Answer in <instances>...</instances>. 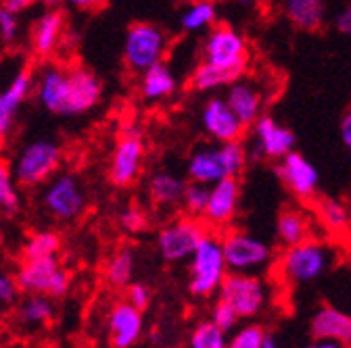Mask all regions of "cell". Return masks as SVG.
<instances>
[{"label": "cell", "mask_w": 351, "mask_h": 348, "mask_svg": "<svg viewBox=\"0 0 351 348\" xmlns=\"http://www.w3.org/2000/svg\"><path fill=\"white\" fill-rule=\"evenodd\" d=\"M337 263V248L326 240H305L285 248L274 258V276L287 286H305L320 280Z\"/></svg>", "instance_id": "cell-1"}, {"label": "cell", "mask_w": 351, "mask_h": 348, "mask_svg": "<svg viewBox=\"0 0 351 348\" xmlns=\"http://www.w3.org/2000/svg\"><path fill=\"white\" fill-rule=\"evenodd\" d=\"M249 161V152L243 144L239 142H209V144H199L193 148V152L186 159V176L189 182L213 186L219 180L226 178H239L245 171Z\"/></svg>", "instance_id": "cell-2"}, {"label": "cell", "mask_w": 351, "mask_h": 348, "mask_svg": "<svg viewBox=\"0 0 351 348\" xmlns=\"http://www.w3.org/2000/svg\"><path fill=\"white\" fill-rule=\"evenodd\" d=\"M228 273L222 240L211 232L189 258V294L195 298H209L217 294Z\"/></svg>", "instance_id": "cell-3"}, {"label": "cell", "mask_w": 351, "mask_h": 348, "mask_svg": "<svg viewBox=\"0 0 351 348\" xmlns=\"http://www.w3.org/2000/svg\"><path fill=\"white\" fill-rule=\"evenodd\" d=\"M63 161V148L53 138L27 142L13 161L15 180L21 188H38L57 176Z\"/></svg>", "instance_id": "cell-4"}, {"label": "cell", "mask_w": 351, "mask_h": 348, "mask_svg": "<svg viewBox=\"0 0 351 348\" xmlns=\"http://www.w3.org/2000/svg\"><path fill=\"white\" fill-rule=\"evenodd\" d=\"M211 232L213 230L203 222V217H193L186 213L182 217H173L157 232V252L165 263L176 265L182 260L189 263V258L199 248L203 238Z\"/></svg>", "instance_id": "cell-5"}, {"label": "cell", "mask_w": 351, "mask_h": 348, "mask_svg": "<svg viewBox=\"0 0 351 348\" xmlns=\"http://www.w3.org/2000/svg\"><path fill=\"white\" fill-rule=\"evenodd\" d=\"M230 273H255L261 276L274 263L272 246L245 230L228 228L219 236Z\"/></svg>", "instance_id": "cell-6"}, {"label": "cell", "mask_w": 351, "mask_h": 348, "mask_svg": "<svg viewBox=\"0 0 351 348\" xmlns=\"http://www.w3.org/2000/svg\"><path fill=\"white\" fill-rule=\"evenodd\" d=\"M167 55V34L151 21H136L125 29L123 63L132 73H145Z\"/></svg>", "instance_id": "cell-7"}, {"label": "cell", "mask_w": 351, "mask_h": 348, "mask_svg": "<svg viewBox=\"0 0 351 348\" xmlns=\"http://www.w3.org/2000/svg\"><path fill=\"white\" fill-rule=\"evenodd\" d=\"M147 157L145 134L136 123H125L117 136L109 161V182L115 188H130L141 178Z\"/></svg>", "instance_id": "cell-8"}, {"label": "cell", "mask_w": 351, "mask_h": 348, "mask_svg": "<svg viewBox=\"0 0 351 348\" xmlns=\"http://www.w3.org/2000/svg\"><path fill=\"white\" fill-rule=\"evenodd\" d=\"M40 202L55 222H75L88 206V196L82 180L71 171L57 173L44 184Z\"/></svg>", "instance_id": "cell-9"}, {"label": "cell", "mask_w": 351, "mask_h": 348, "mask_svg": "<svg viewBox=\"0 0 351 348\" xmlns=\"http://www.w3.org/2000/svg\"><path fill=\"white\" fill-rule=\"evenodd\" d=\"M217 300L228 302L241 319H253L268 307L270 288L261 276L228 273L217 290Z\"/></svg>", "instance_id": "cell-10"}, {"label": "cell", "mask_w": 351, "mask_h": 348, "mask_svg": "<svg viewBox=\"0 0 351 348\" xmlns=\"http://www.w3.org/2000/svg\"><path fill=\"white\" fill-rule=\"evenodd\" d=\"M15 282L23 294H42L51 298H63L69 292V273L61 267L59 256L23 260L15 273Z\"/></svg>", "instance_id": "cell-11"}, {"label": "cell", "mask_w": 351, "mask_h": 348, "mask_svg": "<svg viewBox=\"0 0 351 348\" xmlns=\"http://www.w3.org/2000/svg\"><path fill=\"white\" fill-rule=\"evenodd\" d=\"M201 61L217 67H239L249 65L247 38L228 23H215L201 42Z\"/></svg>", "instance_id": "cell-12"}, {"label": "cell", "mask_w": 351, "mask_h": 348, "mask_svg": "<svg viewBox=\"0 0 351 348\" xmlns=\"http://www.w3.org/2000/svg\"><path fill=\"white\" fill-rule=\"evenodd\" d=\"M251 144L247 148L253 161H280L297 146L293 129L278 123L272 115L263 113L251 127Z\"/></svg>", "instance_id": "cell-13"}, {"label": "cell", "mask_w": 351, "mask_h": 348, "mask_svg": "<svg viewBox=\"0 0 351 348\" xmlns=\"http://www.w3.org/2000/svg\"><path fill=\"white\" fill-rule=\"evenodd\" d=\"M276 178L280 184L301 202H312L320 190V171L318 167L301 155L299 150L289 152L280 161H276Z\"/></svg>", "instance_id": "cell-14"}, {"label": "cell", "mask_w": 351, "mask_h": 348, "mask_svg": "<svg viewBox=\"0 0 351 348\" xmlns=\"http://www.w3.org/2000/svg\"><path fill=\"white\" fill-rule=\"evenodd\" d=\"M199 123L205 136L211 142H239L243 140L245 125L237 117V113L230 109L228 101L219 94H209L199 111Z\"/></svg>", "instance_id": "cell-15"}, {"label": "cell", "mask_w": 351, "mask_h": 348, "mask_svg": "<svg viewBox=\"0 0 351 348\" xmlns=\"http://www.w3.org/2000/svg\"><path fill=\"white\" fill-rule=\"evenodd\" d=\"M103 101V81L97 73L82 65L69 67V83H67V98L61 117L73 119L80 115L90 113Z\"/></svg>", "instance_id": "cell-16"}, {"label": "cell", "mask_w": 351, "mask_h": 348, "mask_svg": "<svg viewBox=\"0 0 351 348\" xmlns=\"http://www.w3.org/2000/svg\"><path fill=\"white\" fill-rule=\"evenodd\" d=\"M105 325L111 348H132L145 334V315L130 300H117L107 311Z\"/></svg>", "instance_id": "cell-17"}, {"label": "cell", "mask_w": 351, "mask_h": 348, "mask_svg": "<svg viewBox=\"0 0 351 348\" xmlns=\"http://www.w3.org/2000/svg\"><path fill=\"white\" fill-rule=\"evenodd\" d=\"M241 206V182L239 178H226L209 186V202L203 215V222L211 230L232 228Z\"/></svg>", "instance_id": "cell-18"}, {"label": "cell", "mask_w": 351, "mask_h": 348, "mask_svg": "<svg viewBox=\"0 0 351 348\" xmlns=\"http://www.w3.org/2000/svg\"><path fill=\"white\" fill-rule=\"evenodd\" d=\"M36 73L25 65L0 90V140H7L17 125L19 113L34 90Z\"/></svg>", "instance_id": "cell-19"}, {"label": "cell", "mask_w": 351, "mask_h": 348, "mask_svg": "<svg viewBox=\"0 0 351 348\" xmlns=\"http://www.w3.org/2000/svg\"><path fill=\"white\" fill-rule=\"evenodd\" d=\"M67 83H69V67H63L59 63L42 65L34 81V94L38 105L42 109H47L49 113L61 115L67 98Z\"/></svg>", "instance_id": "cell-20"}, {"label": "cell", "mask_w": 351, "mask_h": 348, "mask_svg": "<svg viewBox=\"0 0 351 348\" xmlns=\"http://www.w3.org/2000/svg\"><path fill=\"white\" fill-rule=\"evenodd\" d=\"M310 334L316 340H335L351 346V313L335 304H320L310 319Z\"/></svg>", "instance_id": "cell-21"}, {"label": "cell", "mask_w": 351, "mask_h": 348, "mask_svg": "<svg viewBox=\"0 0 351 348\" xmlns=\"http://www.w3.org/2000/svg\"><path fill=\"white\" fill-rule=\"evenodd\" d=\"M224 98L228 101L230 109L237 113L245 127H251L263 115V94L251 79H237L226 88Z\"/></svg>", "instance_id": "cell-22"}, {"label": "cell", "mask_w": 351, "mask_h": 348, "mask_svg": "<svg viewBox=\"0 0 351 348\" xmlns=\"http://www.w3.org/2000/svg\"><path fill=\"white\" fill-rule=\"evenodd\" d=\"M178 88H180V81L165 61H161V63L149 67L145 73H141L138 90L147 105H159V103L173 98Z\"/></svg>", "instance_id": "cell-23"}, {"label": "cell", "mask_w": 351, "mask_h": 348, "mask_svg": "<svg viewBox=\"0 0 351 348\" xmlns=\"http://www.w3.org/2000/svg\"><path fill=\"white\" fill-rule=\"evenodd\" d=\"M65 15L59 9H49L42 13L32 27V51L36 57L47 59L51 57L63 40Z\"/></svg>", "instance_id": "cell-24"}, {"label": "cell", "mask_w": 351, "mask_h": 348, "mask_svg": "<svg viewBox=\"0 0 351 348\" xmlns=\"http://www.w3.org/2000/svg\"><path fill=\"white\" fill-rule=\"evenodd\" d=\"M282 15L301 31H320L326 25V0H280Z\"/></svg>", "instance_id": "cell-25"}, {"label": "cell", "mask_w": 351, "mask_h": 348, "mask_svg": "<svg viewBox=\"0 0 351 348\" xmlns=\"http://www.w3.org/2000/svg\"><path fill=\"white\" fill-rule=\"evenodd\" d=\"M186 184L189 182L184 178H180L178 173H173L169 169H161V171H155L149 178L147 194L155 206L169 211V209H176L182 204Z\"/></svg>", "instance_id": "cell-26"}, {"label": "cell", "mask_w": 351, "mask_h": 348, "mask_svg": "<svg viewBox=\"0 0 351 348\" xmlns=\"http://www.w3.org/2000/svg\"><path fill=\"white\" fill-rule=\"evenodd\" d=\"M247 69H239V67H217V65H209V63H199L191 77H189V85L191 90L199 92V94H213L217 90H226L230 83H234L237 79H241L245 75Z\"/></svg>", "instance_id": "cell-27"}, {"label": "cell", "mask_w": 351, "mask_h": 348, "mask_svg": "<svg viewBox=\"0 0 351 348\" xmlns=\"http://www.w3.org/2000/svg\"><path fill=\"white\" fill-rule=\"evenodd\" d=\"M314 215L318 226L330 238H349L351 230V209L339 198H320L314 204Z\"/></svg>", "instance_id": "cell-28"}, {"label": "cell", "mask_w": 351, "mask_h": 348, "mask_svg": "<svg viewBox=\"0 0 351 348\" xmlns=\"http://www.w3.org/2000/svg\"><path fill=\"white\" fill-rule=\"evenodd\" d=\"M312 238V219L301 209H285L276 219V240L289 248Z\"/></svg>", "instance_id": "cell-29"}, {"label": "cell", "mask_w": 351, "mask_h": 348, "mask_svg": "<svg viewBox=\"0 0 351 348\" xmlns=\"http://www.w3.org/2000/svg\"><path fill=\"white\" fill-rule=\"evenodd\" d=\"M17 319L25 327H42L55 319V304L51 296L25 294L23 302L17 307Z\"/></svg>", "instance_id": "cell-30"}, {"label": "cell", "mask_w": 351, "mask_h": 348, "mask_svg": "<svg viewBox=\"0 0 351 348\" xmlns=\"http://www.w3.org/2000/svg\"><path fill=\"white\" fill-rule=\"evenodd\" d=\"M136 271V252L134 248H119L111 254L105 265V280L115 290H125L132 284Z\"/></svg>", "instance_id": "cell-31"}, {"label": "cell", "mask_w": 351, "mask_h": 348, "mask_svg": "<svg viewBox=\"0 0 351 348\" xmlns=\"http://www.w3.org/2000/svg\"><path fill=\"white\" fill-rule=\"evenodd\" d=\"M217 23V5L211 0H191L180 15V27L186 34L209 31Z\"/></svg>", "instance_id": "cell-32"}, {"label": "cell", "mask_w": 351, "mask_h": 348, "mask_svg": "<svg viewBox=\"0 0 351 348\" xmlns=\"http://www.w3.org/2000/svg\"><path fill=\"white\" fill-rule=\"evenodd\" d=\"M61 236L57 232H51V230H42V232H36L32 234L21 252H23V260H36V258H53V256H59L61 252Z\"/></svg>", "instance_id": "cell-33"}, {"label": "cell", "mask_w": 351, "mask_h": 348, "mask_svg": "<svg viewBox=\"0 0 351 348\" xmlns=\"http://www.w3.org/2000/svg\"><path fill=\"white\" fill-rule=\"evenodd\" d=\"M228 332L217 327L211 319H203L193 325L186 348H228Z\"/></svg>", "instance_id": "cell-34"}, {"label": "cell", "mask_w": 351, "mask_h": 348, "mask_svg": "<svg viewBox=\"0 0 351 348\" xmlns=\"http://www.w3.org/2000/svg\"><path fill=\"white\" fill-rule=\"evenodd\" d=\"M21 186L15 180L13 167L0 159V213L17 215L21 211Z\"/></svg>", "instance_id": "cell-35"}, {"label": "cell", "mask_w": 351, "mask_h": 348, "mask_svg": "<svg viewBox=\"0 0 351 348\" xmlns=\"http://www.w3.org/2000/svg\"><path fill=\"white\" fill-rule=\"evenodd\" d=\"M268 332L257 323H245L239 325L230 338H228V348H263L266 346Z\"/></svg>", "instance_id": "cell-36"}, {"label": "cell", "mask_w": 351, "mask_h": 348, "mask_svg": "<svg viewBox=\"0 0 351 348\" xmlns=\"http://www.w3.org/2000/svg\"><path fill=\"white\" fill-rule=\"evenodd\" d=\"M209 202V186L205 184H197V182H189L184 188V196H182V209L186 215L193 217H203L205 209Z\"/></svg>", "instance_id": "cell-37"}, {"label": "cell", "mask_w": 351, "mask_h": 348, "mask_svg": "<svg viewBox=\"0 0 351 348\" xmlns=\"http://www.w3.org/2000/svg\"><path fill=\"white\" fill-rule=\"evenodd\" d=\"M117 222H119V228L125 232V234H143L147 228H149V215L143 206L138 204H128L119 211L117 215Z\"/></svg>", "instance_id": "cell-38"}, {"label": "cell", "mask_w": 351, "mask_h": 348, "mask_svg": "<svg viewBox=\"0 0 351 348\" xmlns=\"http://www.w3.org/2000/svg\"><path fill=\"white\" fill-rule=\"evenodd\" d=\"M209 319L228 334L234 332L241 323V317L237 315V311L224 300H215V304L211 307V313H209Z\"/></svg>", "instance_id": "cell-39"}, {"label": "cell", "mask_w": 351, "mask_h": 348, "mask_svg": "<svg viewBox=\"0 0 351 348\" xmlns=\"http://www.w3.org/2000/svg\"><path fill=\"white\" fill-rule=\"evenodd\" d=\"M19 34H21L19 15L0 5V42H3L5 46H11L19 40Z\"/></svg>", "instance_id": "cell-40"}, {"label": "cell", "mask_w": 351, "mask_h": 348, "mask_svg": "<svg viewBox=\"0 0 351 348\" xmlns=\"http://www.w3.org/2000/svg\"><path fill=\"white\" fill-rule=\"evenodd\" d=\"M125 300H130L136 309L145 311V309H149V304L153 302V292L143 282H132L125 288Z\"/></svg>", "instance_id": "cell-41"}, {"label": "cell", "mask_w": 351, "mask_h": 348, "mask_svg": "<svg viewBox=\"0 0 351 348\" xmlns=\"http://www.w3.org/2000/svg\"><path fill=\"white\" fill-rule=\"evenodd\" d=\"M19 292H21V290H19L15 278L0 273V311H5L7 307L15 304L17 298H19Z\"/></svg>", "instance_id": "cell-42"}, {"label": "cell", "mask_w": 351, "mask_h": 348, "mask_svg": "<svg viewBox=\"0 0 351 348\" xmlns=\"http://www.w3.org/2000/svg\"><path fill=\"white\" fill-rule=\"evenodd\" d=\"M339 138L345 148V152L351 157V107L343 113L341 123H339Z\"/></svg>", "instance_id": "cell-43"}, {"label": "cell", "mask_w": 351, "mask_h": 348, "mask_svg": "<svg viewBox=\"0 0 351 348\" xmlns=\"http://www.w3.org/2000/svg\"><path fill=\"white\" fill-rule=\"evenodd\" d=\"M335 29L343 36H351V5L343 7L335 15Z\"/></svg>", "instance_id": "cell-44"}, {"label": "cell", "mask_w": 351, "mask_h": 348, "mask_svg": "<svg viewBox=\"0 0 351 348\" xmlns=\"http://www.w3.org/2000/svg\"><path fill=\"white\" fill-rule=\"evenodd\" d=\"M36 3H38V0H5L3 7L19 15V13H23V11H27L29 7H34Z\"/></svg>", "instance_id": "cell-45"}, {"label": "cell", "mask_w": 351, "mask_h": 348, "mask_svg": "<svg viewBox=\"0 0 351 348\" xmlns=\"http://www.w3.org/2000/svg\"><path fill=\"white\" fill-rule=\"evenodd\" d=\"M303 348H351L349 344H341V342H335V340H312L307 346Z\"/></svg>", "instance_id": "cell-46"}, {"label": "cell", "mask_w": 351, "mask_h": 348, "mask_svg": "<svg viewBox=\"0 0 351 348\" xmlns=\"http://www.w3.org/2000/svg\"><path fill=\"white\" fill-rule=\"evenodd\" d=\"M67 3L77 7V9H97V7L105 5L107 0H67Z\"/></svg>", "instance_id": "cell-47"}, {"label": "cell", "mask_w": 351, "mask_h": 348, "mask_svg": "<svg viewBox=\"0 0 351 348\" xmlns=\"http://www.w3.org/2000/svg\"><path fill=\"white\" fill-rule=\"evenodd\" d=\"M263 3V0H234V5L243 7V9H255Z\"/></svg>", "instance_id": "cell-48"}, {"label": "cell", "mask_w": 351, "mask_h": 348, "mask_svg": "<svg viewBox=\"0 0 351 348\" xmlns=\"http://www.w3.org/2000/svg\"><path fill=\"white\" fill-rule=\"evenodd\" d=\"M263 348H280V344L276 342V338H274V336H270V334H268V338H266V346H263Z\"/></svg>", "instance_id": "cell-49"}, {"label": "cell", "mask_w": 351, "mask_h": 348, "mask_svg": "<svg viewBox=\"0 0 351 348\" xmlns=\"http://www.w3.org/2000/svg\"><path fill=\"white\" fill-rule=\"evenodd\" d=\"M40 3H44L47 7H59L61 3H65V0H40Z\"/></svg>", "instance_id": "cell-50"}, {"label": "cell", "mask_w": 351, "mask_h": 348, "mask_svg": "<svg viewBox=\"0 0 351 348\" xmlns=\"http://www.w3.org/2000/svg\"><path fill=\"white\" fill-rule=\"evenodd\" d=\"M349 240H351V230H349Z\"/></svg>", "instance_id": "cell-51"}, {"label": "cell", "mask_w": 351, "mask_h": 348, "mask_svg": "<svg viewBox=\"0 0 351 348\" xmlns=\"http://www.w3.org/2000/svg\"><path fill=\"white\" fill-rule=\"evenodd\" d=\"M211 3H217V0H211Z\"/></svg>", "instance_id": "cell-52"}, {"label": "cell", "mask_w": 351, "mask_h": 348, "mask_svg": "<svg viewBox=\"0 0 351 348\" xmlns=\"http://www.w3.org/2000/svg\"><path fill=\"white\" fill-rule=\"evenodd\" d=\"M77 348H84V346H77Z\"/></svg>", "instance_id": "cell-53"}]
</instances>
